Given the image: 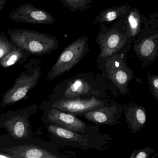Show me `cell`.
Here are the masks:
<instances>
[{"label":"cell","instance_id":"obj_23","mask_svg":"<svg viewBox=\"0 0 158 158\" xmlns=\"http://www.w3.org/2000/svg\"><path fill=\"white\" fill-rule=\"evenodd\" d=\"M0 158H14L12 155L6 152H0Z\"/></svg>","mask_w":158,"mask_h":158},{"label":"cell","instance_id":"obj_6","mask_svg":"<svg viewBox=\"0 0 158 158\" xmlns=\"http://www.w3.org/2000/svg\"><path fill=\"white\" fill-rule=\"evenodd\" d=\"M146 18L140 33L133 40V49L142 68L151 65L158 56V15H150Z\"/></svg>","mask_w":158,"mask_h":158},{"label":"cell","instance_id":"obj_8","mask_svg":"<svg viewBox=\"0 0 158 158\" xmlns=\"http://www.w3.org/2000/svg\"><path fill=\"white\" fill-rule=\"evenodd\" d=\"M115 101L109 98H90L58 99L51 103V107L76 116H82L89 111L109 105Z\"/></svg>","mask_w":158,"mask_h":158},{"label":"cell","instance_id":"obj_11","mask_svg":"<svg viewBox=\"0 0 158 158\" xmlns=\"http://www.w3.org/2000/svg\"><path fill=\"white\" fill-rule=\"evenodd\" d=\"M9 18L19 23L39 25L52 24L56 23L54 17L44 10L30 3L23 4L13 10Z\"/></svg>","mask_w":158,"mask_h":158},{"label":"cell","instance_id":"obj_22","mask_svg":"<svg viewBox=\"0 0 158 158\" xmlns=\"http://www.w3.org/2000/svg\"><path fill=\"white\" fill-rule=\"evenodd\" d=\"M155 151L150 147L135 149L130 156L131 158H149L152 155H154Z\"/></svg>","mask_w":158,"mask_h":158},{"label":"cell","instance_id":"obj_10","mask_svg":"<svg viewBox=\"0 0 158 158\" xmlns=\"http://www.w3.org/2000/svg\"><path fill=\"white\" fill-rule=\"evenodd\" d=\"M40 76V71L37 69L31 74L23 75L16 78L11 88L3 95L0 107L4 108L24 98L28 92L36 85Z\"/></svg>","mask_w":158,"mask_h":158},{"label":"cell","instance_id":"obj_15","mask_svg":"<svg viewBox=\"0 0 158 158\" xmlns=\"http://www.w3.org/2000/svg\"><path fill=\"white\" fill-rule=\"evenodd\" d=\"M147 17L136 8H130L125 15V20L128 36L133 40L140 33Z\"/></svg>","mask_w":158,"mask_h":158},{"label":"cell","instance_id":"obj_21","mask_svg":"<svg viewBox=\"0 0 158 158\" xmlns=\"http://www.w3.org/2000/svg\"><path fill=\"white\" fill-rule=\"evenodd\" d=\"M147 82L149 86L151 93L153 98L158 101V76L152 74L148 72Z\"/></svg>","mask_w":158,"mask_h":158},{"label":"cell","instance_id":"obj_5","mask_svg":"<svg viewBox=\"0 0 158 158\" xmlns=\"http://www.w3.org/2000/svg\"><path fill=\"white\" fill-rule=\"evenodd\" d=\"M6 32L15 45L30 54H48L59 47V40L48 34L19 28L10 29Z\"/></svg>","mask_w":158,"mask_h":158},{"label":"cell","instance_id":"obj_9","mask_svg":"<svg viewBox=\"0 0 158 158\" xmlns=\"http://www.w3.org/2000/svg\"><path fill=\"white\" fill-rule=\"evenodd\" d=\"M48 120L52 125L82 133L100 132L99 125H90L71 114L64 112L59 109L51 107L47 114Z\"/></svg>","mask_w":158,"mask_h":158},{"label":"cell","instance_id":"obj_14","mask_svg":"<svg viewBox=\"0 0 158 158\" xmlns=\"http://www.w3.org/2000/svg\"><path fill=\"white\" fill-rule=\"evenodd\" d=\"M4 152L12 155L14 158H60L55 153L35 145H19L2 148Z\"/></svg>","mask_w":158,"mask_h":158},{"label":"cell","instance_id":"obj_20","mask_svg":"<svg viewBox=\"0 0 158 158\" xmlns=\"http://www.w3.org/2000/svg\"><path fill=\"white\" fill-rule=\"evenodd\" d=\"M16 47L5 33H0V60L10 52Z\"/></svg>","mask_w":158,"mask_h":158},{"label":"cell","instance_id":"obj_16","mask_svg":"<svg viewBox=\"0 0 158 158\" xmlns=\"http://www.w3.org/2000/svg\"><path fill=\"white\" fill-rule=\"evenodd\" d=\"M11 135L16 139L26 138L29 135V124L25 116H16L4 124Z\"/></svg>","mask_w":158,"mask_h":158},{"label":"cell","instance_id":"obj_7","mask_svg":"<svg viewBox=\"0 0 158 158\" xmlns=\"http://www.w3.org/2000/svg\"><path fill=\"white\" fill-rule=\"evenodd\" d=\"M89 40L87 36L81 37L64 49L47 76L49 81L69 72L82 61L90 51Z\"/></svg>","mask_w":158,"mask_h":158},{"label":"cell","instance_id":"obj_3","mask_svg":"<svg viewBox=\"0 0 158 158\" xmlns=\"http://www.w3.org/2000/svg\"><path fill=\"white\" fill-rule=\"evenodd\" d=\"M131 49L132 46H128L98 64L102 76L112 83L123 96L129 94V82L137 79L134 75V70L127 64V52Z\"/></svg>","mask_w":158,"mask_h":158},{"label":"cell","instance_id":"obj_19","mask_svg":"<svg viewBox=\"0 0 158 158\" xmlns=\"http://www.w3.org/2000/svg\"><path fill=\"white\" fill-rule=\"evenodd\" d=\"M60 1L72 12L85 11L93 2L92 0H60Z\"/></svg>","mask_w":158,"mask_h":158},{"label":"cell","instance_id":"obj_12","mask_svg":"<svg viewBox=\"0 0 158 158\" xmlns=\"http://www.w3.org/2000/svg\"><path fill=\"white\" fill-rule=\"evenodd\" d=\"M123 113V104L114 102L109 105L89 111L83 116L96 125L115 126L121 123L119 120Z\"/></svg>","mask_w":158,"mask_h":158},{"label":"cell","instance_id":"obj_2","mask_svg":"<svg viewBox=\"0 0 158 158\" xmlns=\"http://www.w3.org/2000/svg\"><path fill=\"white\" fill-rule=\"evenodd\" d=\"M125 15L114 21L110 26L104 23L100 26V31L96 38L100 50L96 60L98 64L132 45L127 28Z\"/></svg>","mask_w":158,"mask_h":158},{"label":"cell","instance_id":"obj_24","mask_svg":"<svg viewBox=\"0 0 158 158\" xmlns=\"http://www.w3.org/2000/svg\"><path fill=\"white\" fill-rule=\"evenodd\" d=\"M7 0H0V12L3 9Z\"/></svg>","mask_w":158,"mask_h":158},{"label":"cell","instance_id":"obj_1","mask_svg":"<svg viewBox=\"0 0 158 158\" xmlns=\"http://www.w3.org/2000/svg\"><path fill=\"white\" fill-rule=\"evenodd\" d=\"M58 99L114 98L120 93L115 87L101 73H80L63 81Z\"/></svg>","mask_w":158,"mask_h":158},{"label":"cell","instance_id":"obj_17","mask_svg":"<svg viewBox=\"0 0 158 158\" xmlns=\"http://www.w3.org/2000/svg\"><path fill=\"white\" fill-rule=\"evenodd\" d=\"M131 8L127 3L110 7L101 12L95 18L93 23L108 24L123 16Z\"/></svg>","mask_w":158,"mask_h":158},{"label":"cell","instance_id":"obj_13","mask_svg":"<svg viewBox=\"0 0 158 158\" xmlns=\"http://www.w3.org/2000/svg\"><path fill=\"white\" fill-rule=\"evenodd\" d=\"M125 122L131 132L135 134L145 127L147 122V112L145 107L134 102L123 103Z\"/></svg>","mask_w":158,"mask_h":158},{"label":"cell","instance_id":"obj_18","mask_svg":"<svg viewBox=\"0 0 158 158\" xmlns=\"http://www.w3.org/2000/svg\"><path fill=\"white\" fill-rule=\"evenodd\" d=\"M30 54L26 51L16 47L12 51L0 60V66L8 68L19 62L25 56Z\"/></svg>","mask_w":158,"mask_h":158},{"label":"cell","instance_id":"obj_4","mask_svg":"<svg viewBox=\"0 0 158 158\" xmlns=\"http://www.w3.org/2000/svg\"><path fill=\"white\" fill-rule=\"evenodd\" d=\"M48 132L66 146L84 150H96L103 151L109 148L114 140L108 134L100 132L82 133L51 125Z\"/></svg>","mask_w":158,"mask_h":158}]
</instances>
